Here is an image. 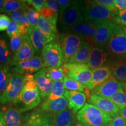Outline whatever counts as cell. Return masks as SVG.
Here are the masks:
<instances>
[{"label": "cell", "instance_id": "44", "mask_svg": "<svg viewBox=\"0 0 126 126\" xmlns=\"http://www.w3.org/2000/svg\"><path fill=\"white\" fill-rule=\"evenodd\" d=\"M57 1L59 5V15L63 13V12L70 7L72 3V1L70 0H59Z\"/></svg>", "mask_w": 126, "mask_h": 126}, {"label": "cell", "instance_id": "25", "mask_svg": "<svg viewBox=\"0 0 126 126\" xmlns=\"http://www.w3.org/2000/svg\"><path fill=\"white\" fill-rule=\"evenodd\" d=\"M74 114L69 109L53 114V126H75Z\"/></svg>", "mask_w": 126, "mask_h": 126}, {"label": "cell", "instance_id": "18", "mask_svg": "<svg viewBox=\"0 0 126 126\" xmlns=\"http://www.w3.org/2000/svg\"><path fill=\"white\" fill-rule=\"evenodd\" d=\"M46 68H43L33 75L37 88L42 99L48 96L52 90L53 82L46 76Z\"/></svg>", "mask_w": 126, "mask_h": 126}, {"label": "cell", "instance_id": "12", "mask_svg": "<svg viewBox=\"0 0 126 126\" xmlns=\"http://www.w3.org/2000/svg\"><path fill=\"white\" fill-rule=\"evenodd\" d=\"M113 59L107 46L102 47L93 45L86 64L91 70H93L109 65Z\"/></svg>", "mask_w": 126, "mask_h": 126}, {"label": "cell", "instance_id": "45", "mask_svg": "<svg viewBox=\"0 0 126 126\" xmlns=\"http://www.w3.org/2000/svg\"><path fill=\"white\" fill-rule=\"evenodd\" d=\"M109 126H126V121L121 116L113 118L110 123Z\"/></svg>", "mask_w": 126, "mask_h": 126}, {"label": "cell", "instance_id": "10", "mask_svg": "<svg viewBox=\"0 0 126 126\" xmlns=\"http://www.w3.org/2000/svg\"><path fill=\"white\" fill-rule=\"evenodd\" d=\"M9 71L12 73H17L22 75L32 74L37 72L43 68H45V65L40 56L36 54L32 59L20 62L11 63Z\"/></svg>", "mask_w": 126, "mask_h": 126}, {"label": "cell", "instance_id": "53", "mask_svg": "<svg viewBox=\"0 0 126 126\" xmlns=\"http://www.w3.org/2000/svg\"><path fill=\"white\" fill-rule=\"evenodd\" d=\"M122 28H123V29L124 30V32H125V33H126V28H123V27H122Z\"/></svg>", "mask_w": 126, "mask_h": 126}, {"label": "cell", "instance_id": "17", "mask_svg": "<svg viewBox=\"0 0 126 126\" xmlns=\"http://www.w3.org/2000/svg\"><path fill=\"white\" fill-rule=\"evenodd\" d=\"M64 96L68 102V108L74 114L78 113L85 104L86 96L83 92L65 90Z\"/></svg>", "mask_w": 126, "mask_h": 126}, {"label": "cell", "instance_id": "51", "mask_svg": "<svg viewBox=\"0 0 126 126\" xmlns=\"http://www.w3.org/2000/svg\"><path fill=\"white\" fill-rule=\"evenodd\" d=\"M5 1H4V0H0V13H1V12H2L3 7H4L5 4Z\"/></svg>", "mask_w": 126, "mask_h": 126}, {"label": "cell", "instance_id": "8", "mask_svg": "<svg viewBox=\"0 0 126 126\" xmlns=\"http://www.w3.org/2000/svg\"><path fill=\"white\" fill-rule=\"evenodd\" d=\"M25 83L24 75L11 72L7 88L0 96V103L2 105L12 103L21 92Z\"/></svg>", "mask_w": 126, "mask_h": 126}, {"label": "cell", "instance_id": "4", "mask_svg": "<svg viewBox=\"0 0 126 126\" xmlns=\"http://www.w3.org/2000/svg\"><path fill=\"white\" fill-rule=\"evenodd\" d=\"M59 27L63 31L70 32L78 25L85 22L78 1H72L71 4L59 15Z\"/></svg>", "mask_w": 126, "mask_h": 126}, {"label": "cell", "instance_id": "1", "mask_svg": "<svg viewBox=\"0 0 126 126\" xmlns=\"http://www.w3.org/2000/svg\"><path fill=\"white\" fill-rule=\"evenodd\" d=\"M76 119L79 126H108L113 118L88 103L76 114Z\"/></svg>", "mask_w": 126, "mask_h": 126}, {"label": "cell", "instance_id": "27", "mask_svg": "<svg viewBox=\"0 0 126 126\" xmlns=\"http://www.w3.org/2000/svg\"><path fill=\"white\" fill-rule=\"evenodd\" d=\"M96 26L94 23L83 22L78 25L70 32L79 34L85 37V40L94 43V39L96 32Z\"/></svg>", "mask_w": 126, "mask_h": 126}, {"label": "cell", "instance_id": "22", "mask_svg": "<svg viewBox=\"0 0 126 126\" xmlns=\"http://www.w3.org/2000/svg\"><path fill=\"white\" fill-rule=\"evenodd\" d=\"M29 35L34 50L37 54L40 56L43 47L47 43H50L49 41L37 26L33 28Z\"/></svg>", "mask_w": 126, "mask_h": 126}, {"label": "cell", "instance_id": "2", "mask_svg": "<svg viewBox=\"0 0 126 126\" xmlns=\"http://www.w3.org/2000/svg\"><path fill=\"white\" fill-rule=\"evenodd\" d=\"M85 22L97 23L116 19V14L110 11L96 1H78Z\"/></svg>", "mask_w": 126, "mask_h": 126}, {"label": "cell", "instance_id": "26", "mask_svg": "<svg viewBox=\"0 0 126 126\" xmlns=\"http://www.w3.org/2000/svg\"><path fill=\"white\" fill-rule=\"evenodd\" d=\"M37 26L46 36L49 42L56 39L59 34L57 29V26L52 24L51 22H50L48 20L41 15L39 18Z\"/></svg>", "mask_w": 126, "mask_h": 126}, {"label": "cell", "instance_id": "43", "mask_svg": "<svg viewBox=\"0 0 126 126\" xmlns=\"http://www.w3.org/2000/svg\"><path fill=\"white\" fill-rule=\"evenodd\" d=\"M10 17L5 14H0V32L7 31L9 22Z\"/></svg>", "mask_w": 126, "mask_h": 126}, {"label": "cell", "instance_id": "41", "mask_svg": "<svg viewBox=\"0 0 126 126\" xmlns=\"http://www.w3.org/2000/svg\"><path fill=\"white\" fill-rule=\"evenodd\" d=\"M96 1L97 2L99 3L105 7H106L110 11L116 14H116L118 12V11L115 7L114 0H96Z\"/></svg>", "mask_w": 126, "mask_h": 126}, {"label": "cell", "instance_id": "13", "mask_svg": "<svg viewBox=\"0 0 126 126\" xmlns=\"http://www.w3.org/2000/svg\"><path fill=\"white\" fill-rule=\"evenodd\" d=\"M87 100L88 103L96 107L113 119L119 116V108L108 98L99 96L92 92Z\"/></svg>", "mask_w": 126, "mask_h": 126}, {"label": "cell", "instance_id": "31", "mask_svg": "<svg viewBox=\"0 0 126 126\" xmlns=\"http://www.w3.org/2000/svg\"><path fill=\"white\" fill-rule=\"evenodd\" d=\"M46 74L47 78L53 82L63 81L66 75L62 66L47 68Z\"/></svg>", "mask_w": 126, "mask_h": 126}, {"label": "cell", "instance_id": "14", "mask_svg": "<svg viewBox=\"0 0 126 126\" xmlns=\"http://www.w3.org/2000/svg\"><path fill=\"white\" fill-rule=\"evenodd\" d=\"M53 115L39 109L24 116V126H53Z\"/></svg>", "mask_w": 126, "mask_h": 126}, {"label": "cell", "instance_id": "11", "mask_svg": "<svg viewBox=\"0 0 126 126\" xmlns=\"http://www.w3.org/2000/svg\"><path fill=\"white\" fill-rule=\"evenodd\" d=\"M96 26L94 39V45L106 47L113 30L117 25L116 19L108 20L94 23Z\"/></svg>", "mask_w": 126, "mask_h": 126}, {"label": "cell", "instance_id": "34", "mask_svg": "<svg viewBox=\"0 0 126 126\" xmlns=\"http://www.w3.org/2000/svg\"><path fill=\"white\" fill-rule=\"evenodd\" d=\"M11 73L9 66L0 64V96L7 88Z\"/></svg>", "mask_w": 126, "mask_h": 126}, {"label": "cell", "instance_id": "50", "mask_svg": "<svg viewBox=\"0 0 126 126\" xmlns=\"http://www.w3.org/2000/svg\"><path fill=\"white\" fill-rule=\"evenodd\" d=\"M119 116L126 121V106L119 109Z\"/></svg>", "mask_w": 126, "mask_h": 126}, {"label": "cell", "instance_id": "9", "mask_svg": "<svg viewBox=\"0 0 126 126\" xmlns=\"http://www.w3.org/2000/svg\"><path fill=\"white\" fill-rule=\"evenodd\" d=\"M62 67L67 76L74 79L84 86H87L92 77V70L86 64H66Z\"/></svg>", "mask_w": 126, "mask_h": 126}, {"label": "cell", "instance_id": "33", "mask_svg": "<svg viewBox=\"0 0 126 126\" xmlns=\"http://www.w3.org/2000/svg\"><path fill=\"white\" fill-rule=\"evenodd\" d=\"M64 88L66 90L72 91H79V92H85L86 86H84L82 83H79L74 79L71 78V77L67 76L64 77L63 80Z\"/></svg>", "mask_w": 126, "mask_h": 126}, {"label": "cell", "instance_id": "15", "mask_svg": "<svg viewBox=\"0 0 126 126\" xmlns=\"http://www.w3.org/2000/svg\"><path fill=\"white\" fill-rule=\"evenodd\" d=\"M123 88V83L111 75L107 81L91 90L93 94L99 96L109 98Z\"/></svg>", "mask_w": 126, "mask_h": 126}, {"label": "cell", "instance_id": "6", "mask_svg": "<svg viewBox=\"0 0 126 126\" xmlns=\"http://www.w3.org/2000/svg\"><path fill=\"white\" fill-rule=\"evenodd\" d=\"M40 57L45 68L61 67L63 65V51L57 39L45 46Z\"/></svg>", "mask_w": 126, "mask_h": 126}, {"label": "cell", "instance_id": "42", "mask_svg": "<svg viewBox=\"0 0 126 126\" xmlns=\"http://www.w3.org/2000/svg\"><path fill=\"white\" fill-rule=\"evenodd\" d=\"M116 21L121 26H126V8L118 11L116 14Z\"/></svg>", "mask_w": 126, "mask_h": 126}, {"label": "cell", "instance_id": "24", "mask_svg": "<svg viewBox=\"0 0 126 126\" xmlns=\"http://www.w3.org/2000/svg\"><path fill=\"white\" fill-rule=\"evenodd\" d=\"M6 126H24V116L14 107H9L5 110Z\"/></svg>", "mask_w": 126, "mask_h": 126}, {"label": "cell", "instance_id": "20", "mask_svg": "<svg viewBox=\"0 0 126 126\" xmlns=\"http://www.w3.org/2000/svg\"><path fill=\"white\" fill-rule=\"evenodd\" d=\"M94 43L92 42L85 40L77 50L74 54L70 58L68 64H86L87 63Z\"/></svg>", "mask_w": 126, "mask_h": 126}, {"label": "cell", "instance_id": "46", "mask_svg": "<svg viewBox=\"0 0 126 126\" xmlns=\"http://www.w3.org/2000/svg\"><path fill=\"white\" fill-rule=\"evenodd\" d=\"M44 7H48L53 9L55 12L59 14V5L58 1L56 0H48L46 1Z\"/></svg>", "mask_w": 126, "mask_h": 126}, {"label": "cell", "instance_id": "19", "mask_svg": "<svg viewBox=\"0 0 126 126\" xmlns=\"http://www.w3.org/2000/svg\"><path fill=\"white\" fill-rule=\"evenodd\" d=\"M112 75L109 65L92 70V77L87 87L91 90L96 88Z\"/></svg>", "mask_w": 126, "mask_h": 126}, {"label": "cell", "instance_id": "28", "mask_svg": "<svg viewBox=\"0 0 126 126\" xmlns=\"http://www.w3.org/2000/svg\"><path fill=\"white\" fill-rule=\"evenodd\" d=\"M109 66L113 77L122 82L126 81V60L113 59Z\"/></svg>", "mask_w": 126, "mask_h": 126}, {"label": "cell", "instance_id": "35", "mask_svg": "<svg viewBox=\"0 0 126 126\" xmlns=\"http://www.w3.org/2000/svg\"><path fill=\"white\" fill-rule=\"evenodd\" d=\"M23 12L29 21L30 26H31V31L29 33V34L33 31V28L37 26L40 15L39 12H37L33 8L30 7L29 6Z\"/></svg>", "mask_w": 126, "mask_h": 126}, {"label": "cell", "instance_id": "55", "mask_svg": "<svg viewBox=\"0 0 126 126\" xmlns=\"http://www.w3.org/2000/svg\"></svg>", "mask_w": 126, "mask_h": 126}, {"label": "cell", "instance_id": "5", "mask_svg": "<svg viewBox=\"0 0 126 126\" xmlns=\"http://www.w3.org/2000/svg\"><path fill=\"white\" fill-rule=\"evenodd\" d=\"M107 48L113 59L126 60V34L120 25L114 28Z\"/></svg>", "mask_w": 126, "mask_h": 126}, {"label": "cell", "instance_id": "37", "mask_svg": "<svg viewBox=\"0 0 126 126\" xmlns=\"http://www.w3.org/2000/svg\"><path fill=\"white\" fill-rule=\"evenodd\" d=\"M39 14H40L41 16L48 20L50 22H51L52 24L57 26V23L58 19L59 18V14L57 13L50 8L46 7H43L41 9Z\"/></svg>", "mask_w": 126, "mask_h": 126}, {"label": "cell", "instance_id": "7", "mask_svg": "<svg viewBox=\"0 0 126 126\" xmlns=\"http://www.w3.org/2000/svg\"><path fill=\"white\" fill-rule=\"evenodd\" d=\"M41 102V96L38 88L34 90H25L22 88L21 92L12 102L14 108L20 112L33 109Z\"/></svg>", "mask_w": 126, "mask_h": 126}, {"label": "cell", "instance_id": "49", "mask_svg": "<svg viewBox=\"0 0 126 126\" xmlns=\"http://www.w3.org/2000/svg\"><path fill=\"white\" fill-rule=\"evenodd\" d=\"M0 126H6L5 120V111H0Z\"/></svg>", "mask_w": 126, "mask_h": 126}, {"label": "cell", "instance_id": "3", "mask_svg": "<svg viewBox=\"0 0 126 126\" xmlns=\"http://www.w3.org/2000/svg\"><path fill=\"white\" fill-rule=\"evenodd\" d=\"M63 55V64H66L84 43L85 38L79 34L71 32L61 33L57 37Z\"/></svg>", "mask_w": 126, "mask_h": 126}, {"label": "cell", "instance_id": "38", "mask_svg": "<svg viewBox=\"0 0 126 126\" xmlns=\"http://www.w3.org/2000/svg\"><path fill=\"white\" fill-rule=\"evenodd\" d=\"M108 99L118 106L119 109L126 106V94L123 88Z\"/></svg>", "mask_w": 126, "mask_h": 126}, {"label": "cell", "instance_id": "39", "mask_svg": "<svg viewBox=\"0 0 126 126\" xmlns=\"http://www.w3.org/2000/svg\"><path fill=\"white\" fill-rule=\"evenodd\" d=\"M23 36H15V37L11 38L9 40V46H10L12 54L15 53L19 49L23 43Z\"/></svg>", "mask_w": 126, "mask_h": 126}, {"label": "cell", "instance_id": "30", "mask_svg": "<svg viewBox=\"0 0 126 126\" xmlns=\"http://www.w3.org/2000/svg\"><path fill=\"white\" fill-rule=\"evenodd\" d=\"M6 31L7 34L10 39L15 36H23L26 34H29V30L26 26L16 23L11 19Z\"/></svg>", "mask_w": 126, "mask_h": 126}, {"label": "cell", "instance_id": "21", "mask_svg": "<svg viewBox=\"0 0 126 126\" xmlns=\"http://www.w3.org/2000/svg\"><path fill=\"white\" fill-rule=\"evenodd\" d=\"M68 107V102L67 99L63 96L55 100H47L43 99L40 109L45 112L56 113L66 109Z\"/></svg>", "mask_w": 126, "mask_h": 126}, {"label": "cell", "instance_id": "54", "mask_svg": "<svg viewBox=\"0 0 126 126\" xmlns=\"http://www.w3.org/2000/svg\"><path fill=\"white\" fill-rule=\"evenodd\" d=\"M122 27H123V28H126V26H122Z\"/></svg>", "mask_w": 126, "mask_h": 126}, {"label": "cell", "instance_id": "56", "mask_svg": "<svg viewBox=\"0 0 126 126\" xmlns=\"http://www.w3.org/2000/svg\"></svg>", "mask_w": 126, "mask_h": 126}, {"label": "cell", "instance_id": "48", "mask_svg": "<svg viewBox=\"0 0 126 126\" xmlns=\"http://www.w3.org/2000/svg\"><path fill=\"white\" fill-rule=\"evenodd\" d=\"M114 4L118 11L126 8V0H114Z\"/></svg>", "mask_w": 126, "mask_h": 126}, {"label": "cell", "instance_id": "29", "mask_svg": "<svg viewBox=\"0 0 126 126\" xmlns=\"http://www.w3.org/2000/svg\"><path fill=\"white\" fill-rule=\"evenodd\" d=\"M29 7L25 1L21 0H7L1 13H4L8 15L11 12L18 11H24Z\"/></svg>", "mask_w": 126, "mask_h": 126}, {"label": "cell", "instance_id": "52", "mask_svg": "<svg viewBox=\"0 0 126 126\" xmlns=\"http://www.w3.org/2000/svg\"><path fill=\"white\" fill-rule=\"evenodd\" d=\"M123 83V90L125 91V93L126 94V81L123 82H122Z\"/></svg>", "mask_w": 126, "mask_h": 126}, {"label": "cell", "instance_id": "32", "mask_svg": "<svg viewBox=\"0 0 126 126\" xmlns=\"http://www.w3.org/2000/svg\"><path fill=\"white\" fill-rule=\"evenodd\" d=\"M65 88L63 81H57L53 82V85L50 94L46 98L44 99L47 100H52L59 99L64 96Z\"/></svg>", "mask_w": 126, "mask_h": 126}, {"label": "cell", "instance_id": "40", "mask_svg": "<svg viewBox=\"0 0 126 126\" xmlns=\"http://www.w3.org/2000/svg\"><path fill=\"white\" fill-rule=\"evenodd\" d=\"M26 4L30 7H32L34 10L39 12L41 9L45 6V4L46 1V0H26Z\"/></svg>", "mask_w": 126, "mask_h": 126}, {"label": "cell", "instance_id": "47", "mask_svg": "<svg viewBox=\"0 0 126 126\" xmlns=\"http://www.w3.org/2000/svg\"><path fill=\"white\" fill-rule=\"evenodd\" d=\"M37 88L35 79H32L31 81H28L25 82L23 89L25 90H34Z\"/></svg>", "mask_w": 126, "mask_h": 126}, {"label": "cell", "instance_id": "36", "mask_svg": "<svg viewBox=\"0 0 126 126\" xmlns=\"http://www.w3.org/2000/svg\"><path fill=\"white\" fill-rule=\"evenodd\" d=\"M8 15L10 16L11 19L13 20L14 22H15L16 23L26 26L29 30V33L30 31H31V26H30L29 21L23 11H18L11 12Z\"/></svg>", "mask_w": 126, "mask_h": 126}, {"label": "cell", "instance_id": "23", "mask_svg": "<svg viewBox=\"0 0 126 126\" xmlns=\"http://www.w3.org/2000/svg\"><path fill=\"white\" fill-rule=\"evenodd\" d=\"M7 34H0V64L9 66L12 62V53Z\"/></svg>", "mask_w": 126, "mask_h": 126}, {"label": "cell", "instance_id": "16", "mask_svg": "<svg viewBox=\"0 0 126 126\" xmlns=\"http://www.w3.org/2000/svg\"><path fill=\"white\" fill-rule=\"evenodd\" d=\"M35 52L29 34H26L23 36V43L19 49L12 55L11 60L13 62H20L32 59L35 56Z\"/></svg>", "mask_w": 126, "mask_h": 126}]
</instances>
